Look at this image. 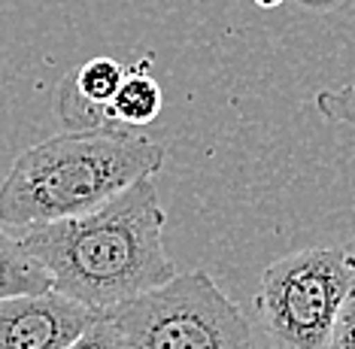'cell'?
<instances>
[{"instance_id": "9c48e42d", "label": "cell", "mask_w": 355, "mask_h": 349, "mask_svg": "<svg viewBox=\"0 0 355 349\" xmlns=\"http://www.w3.org/2000/svg\"><path fill=\"white\" fill-rule=\"evenodd\" d=\"M67 349H128V343H125L122 331L112 325L107 316H101V319Z\"/></svg>"}, {"instance_id": "7a4b0ae2", "label": "cell", "mask_w": 355, "mask_h": 349, "mask_svg": "<svg viewBox=\"0 0 355 349\" xmlns=\"http://www.w3.org/2000/svg\"><path fill=\"white\" fill-rule=\"evenodd\" d=\"M164 146L137 131H64L25 149L0 182V225L21 234L88 216L155 176Z\"/></svg>"}, {"instance_id": "6da1fadb", "label": "cell", "mask_w": 355, "mask_h": 349, "mask_svg": "<svg viewBox=\"0 0 355 349\" xmlns=\"http://www.w3.org/2000/svg\"><path fill=\"white\" fill-rule=\"evenodd\" d=\"M164 225L158 189L146 176L94 213L25 231L19 240L46 271L52 291L110 313L176 277Z\"/></svg>"}, {"instance_id": "52a82bcc", "label": "cell", "mask_w": 355, "mask_h": 349, "mask_svg": "<svg viewBox=\"0 0 355 349\" xmlns=\"http://www.w3.org/2000/svg\"><path fill=\"white\" fill-rule=\"evenodd\" d=\"M43 291H52L46 271L28 255L19 237L0 231V301L19 295H43Z\"/></svg>"}, {"instance_id": "30bf717a", "label": "cell", "mask_w": 355, "mask_h": 349, "mask_svg": "<svg viewBox=\"0 0 355 349\" xmlns=\"http://www.w3.org/2000/svg\"><path fill=\"white\" fill-rule=\"evenodd\" d=\"M328 349H355V295L349 298V304L343 307L334 334H331Z\"/></svg>"}, {"instance_id": "277c9868", "label": "cell", "mask_w": 355, "mask_h": 349, "mask_svg": "<svg viewBox=\"0 0 355 349\" xmlns=\"http://www.w3.org/2000/svg\"><path fill=\"white\" fill-rule=\"evenodd\" d=\"M355 295V264L343 249H301L264 267L255 307L277 349H328Z\"/></svg>"}, {"instance_id": "8992f818", "label": "cell", "mask_w": 355, "mask_h": 349, "mask_svg": "<svg viewBox=\"0 0 355 349\" xmlns=\"http://www.w3.org/2000/svg\"><path fill=\"white\" fill-rule=\"evenodd\" d=\"M161 107H164V94H161L158 79L149 76V61H140L134 70H128L107 116L116 131H140L158 119Z\"/></svg>"}, {"instance_id": "5b68a950", "label": "cell", "mask_w": 355, "mask_h": 349, "mask_svg": "<svg viewBox=\"0 0 355 349\" xmlns=\"http://www.w3.org/2000/svg\"><path fill=\"white\" fill-rule=\"evenodd\" d=\"M101 316L58 291L6 298L0 301V349H67Z\"/></svg>"}, {"instance_id": "4fadbf2b", "label": "cell", "mask_w": 355, "mask_h": 349, "mask_svg": "<svg viewBox=\"0 0 355 349\" xmlns=\"http://www.w3.org/2000/svg\"><path fill=\"white\" fill-rule=\"evenodd\" d=\"M255 3H258V6H264V10H277L282 0H255Z\"/></svg>"}, {"instance_id": "ba28073f", "label": "cell", "mask_w": 355, "mask_h": 349, "mask_svg": "<svg viewBox=\"0 0 355 349\" xmlns=\"http://www.w3.org/2000/svg\"><path fill=\"white\" fill-rule=\"evenodd\" d=\"M316 107L322 119L334 121V125L355 128V83L343 88H331V92H319Z\"/></svg>"}, {"instance_id": "3957f363", "label": "cell", "mask_w": 355, "mask_h": 349, "mask_svg": "<svg viewBox=\"0 0 355 349\" xmlns=\"http://www.w3.org/2000/svg\"><path fill=\"white\" fill-rule=\"evenodd\" d=\"M103 316L128 349H252L246 316L207 271L176 273L167 286Z\"/></svg>"}, {"instance_id": "8fae6325", "label": "cell", "mask_w": 355, "mask_h": 349, "mask_svg": "<svg viewBox=\"0 0 355 349\" xmlns=\"http://www.w3.org/2000/svg\"><path fill=\"white\" fill-rule=\"evenodd\" d=\"M297 3L310 6V10H316V12H331V10H337L340 3H346V0H297Z\"/></svg>"}, {"instance_id": "7c38bea8", "label": "cell", "mask_w": 355, "mask_h": 349, "mask_svg": "<svg viewBox=\"0 0 355 349\" xmlns=\"http://www.w3.org/2000/svg\"><path fill=\"white\" fill-rule=\"evenodd\" d=\"M343 253H346V258H349V262L355 264V234H352V240L343 246Z\"/></svg>"}]
</instances>
